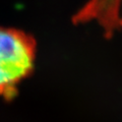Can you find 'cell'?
Listing matches in <instances>:
<instances>
[{"label":"cell","mask_w":122,"mask_h":122,"mask_svg":"<svg viewBox=\"0 0 122 122\" xmlns=\"http://www.w3.org/2000/svg\"><path fill=\"white\" fill-rule=\"evenodd\" d=\"M35 43L26 34L0 28V96L6 99L16 94V87L33 70Z\"/></svg>","instance_id":"6da1fadb"}]
</instances>
